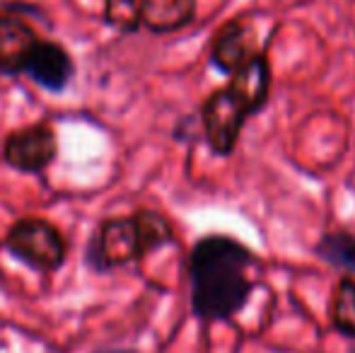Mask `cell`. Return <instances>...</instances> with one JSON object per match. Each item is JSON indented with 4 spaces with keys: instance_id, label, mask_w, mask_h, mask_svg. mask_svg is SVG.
<instances>
[{
    "instance_id": "7a4b0ae2",
    "label": "cell",
    "mask_w": 355,
    "mask_h": 353,
    "mask_svg": "<svg viewBox=\"0 0 355 353\" xmlns=\"http://www.w3.org/2000/svg\"><path fill=\"white\" fill-rule=\"evenodd\" d=\"M174 230L157 211L141 208L133 216L107 218L87 242V264L94 271H109L143 259L148 252L169 245Z\"/></svg>"
},
{
    "instance_id": "8992f818",
    "label": "cell",
    "mask_w": 355,
    "mask_h": 353,
    "mask_svg": "<svg viewBox=\"0 0 355 353\" xmlns=\"http://www.w3.org/2000/svg\"><path fill=\"white\" fill-rule=\"evenodd\" d=\"M32 78L37 85L44 89H51V92H61L68 87V83L73 80L75 63L71 53L56 42H39L32 49L27 63H24V71Z\"/></svg>"
},
{
    "instance_id": "5b68a950",
    "label": "cell",
    "mask_w": 355,
    "mask_h": 353,
    "mask_svg": "<svg viewBox=\"0 0 355 353\" xmlns=\"http://www.w3.org/2000/svg\"><path fill=\"white\" fill-rule=\"evenodd\" d=\"M58 155V136L49 123H34V126L12 131L5 138L3 157L10 167L19 172H42L56 160Z\"/></svg>"
},
{
    "instance_id": "7c38bea8",
    "label": "cell",
    "mask_w": 355,
    "mask_h": 353,
    "mask_svg": "<svg viewBox=\"0 0 355 353\" xmlns=\"http://www.w3.org/2000/svg\"><path fill=\"white\" fill-rule=\"evenodd\" d=\"M331 322L341 334L355 336V281L341 278L331 298Z\"/></svg>"
},
{
    "instance_id": "5bb4252c",
    "label": "cell",
    "mask_w": 355,
    "mask_h": 353,
    "mask_svg": "<svg viewBox=\"0 0 355 353\" xmlns=\"http://www.w3.org/2000/svg\"><path fill=\"white\" fill-rule=\"evenodd\" d=\"M94 353H133V351H126V349H102V351H94Z\"/></svg>"
},
{
    "instance_id": "9c48e42d",
    "label": "cell",
    "mask_w": 355,
    "mask_h": 353,
    "mask_svg": "<svg viewBox=\"0 0 355 353\" xmlns=\"http://www.w3.org/2000/svg\"><path fill=\"white\" fill-rule=\"evenodd\" d=\"M230 87L244 99L252 114H259L268 102V92H271V66H268L263 53H254L237 73L230 76Z\"/></svg>"
},
{
    "instance_id": "6da1fadb",
    "label": "cell",
    "mask_w": 355,
    "mask_h": 353,
    "mask_svg": "<svg viewBox=\"0 0 355 353\" xmlns=\"http://www.w3.org/2000/svg\"><path fill=\"white\" fill-rule=\"evenodd\" d=\"M257 257L234 237L206 235L189 255L191 310L203 322H225L247 305Z\"/></svg>"
},
{
    "instance_id": "ba28073f",
    "label": "cell",
    "mask_w": 355,
    "mask_h": 353,
    "mask_svg": "<svg viewBox=\"0 0 355 353\" xmlns=\"http://www.w3.org/2000/svg\"><path fill=\"white\" fill-rule=\"evenodd\" d=\"M42 42L39 34L17 15H0V71L22 73L29 53Z\"/></svg>"
},
{
    "instance_id": "3957f363",
    "label": "cell",
    "mask_w": 355,
    "mask_h": 353,
    "mask_svg": "<svg viewBox=\"0 0 355 353\" xmlns=\"http://www.w3.org/2000/svg\"><path fill=\"white\" fill-rule=\"evenodd\" d=\"M5 247L15 259L39 271H56L66 261V237L46 218H19L5 235Z\"/></svg>"
},
{
    "instance_id": "30bf717a",
    "label": "cell",
    "mask_w": 355,
    "mask_h": 353,
    "mask_svg": "<svg viewBox=\"0 0 355 353\" xmlns=\"http://www.w3.org/2000/svg\"><path fill=\"white\" fill-rule=\"evenodd\" d=\"M143 27L155 34L177 32L193 22L196 0H141Z\"/></svg>"
},
{
    "instance_id": "277c9868",
    "label": "cell",
    "mask_w": 355,
    "mask_h": 353,
    "mask_svg": "<svg viewBox=\"0 0 355 353\" xmlns=\"http://www.w3.org/2000/svg\"><path fill=\"white\" fill-rule=\"evenodd\" d=\"M252 117L244 99L230 85L215 89L201 107V123L206 141L215 155H230L242 133L244 121Z\"/></svg>"
},
{
    "instance_id": "8fae6325",
    "label": "cell",
    "mask_w": 355,
    "mask_h": 353,
    "mask_svg": "<svg viewBox=\"0 0 355 353\" xmlns=\"http://www.w3.org/2000/svg\"><path fill=\"white\" fill-rule=\"evenodd\" d=\"M314 255L327 264L355 273V235L346 230L327 232L314 247Z\"/></svg>"
},
{
    "instance_id": "4fadbf2b",
    "label": "cell",
    "mask_w": 355,
    "mask_h": 353,
    "mask_svg": "<svg viewBox=\"0 0 355 353\" xmlns=\"http://www.w3.org/2000/svg\"><path fill=\"white\" fill-rule=\"evenodd\" d=\"M104 19L123 34L138 32L143 27L141 0H107L104 3Z\"/></svg>"
},
{
    "instance_id": "52a82bcc",
    "label": "cell",
    "mask_w": 355,
    "mask_h": 353,
    "mask_svg": "<svg viewBox=\"0 0 355 353\" xmlns=\"http://www.w3.org/2000/svg\"><path fill=\"white\" fill-rule=\"evenodd\" d=\"M254 53H257V49L252 44V32H249L247 19H232V22L223 24L215 34L211 61L225 76H232Z\"/></svg>"
}]
</instances>
